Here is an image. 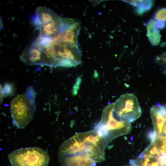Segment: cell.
<instances>
[{"label":"cell","mask_w":166,"mask_h":166,"mask_svg":"<svg viewBox=\"0 0 166 166\" xmlns=\"http://www.w3.org/2000/svg\"><path fill=\"white\" fill-rule=\"evenodd\" d=\"M25 94L28 98L35 100L36 97V92L33 88L31 86H29L26 90Z\"/></svg>","instance_id":"cell-14"},{"label":"cell","mask_w":166,"mask_h":166,"mask_svg":"<svg viewBox=\"0 0 166 166\" xmlns=\"http://www.w3.org/2000/svg\"><path fill=\"white\" fill-rule=\"evenodd\" d=\"M81 81V79L80 77L77 78L76 83L73 87V93L74 95H76L77 93V89L79 88V86L80 84Z\"/></svg>","instance_id":"cell-15"},{"label":"cell","mask_w":166,"mask_h":166,"mask_svg":"<svg viewBox=\"0 0 166 166\" xmlns=\"http://www.w3.org/2000/svg\"><path fill=\"white\" fill-rule=\"evenodd\" d=\"M4 96V95L3 92V91L2 88V87H1H1H0V102H2V101Z\"/></svg>","instance_id":"cell-18"},{"label":"cell","mask_w":166,"mask_h":166,"mask_svg":"<svg viewBox=\"0 0 166 166\" xmlns=\"http://www.w3.org/2000/svg\"><path fill=\"white\" fill-rule=\"evenodd\" d=\"M150 114L154 127V133L160 135L166 121V106L157 103L150 109Z\"/></svg>","instance_id":"cell-8"},{"label":"cell","mask_w":166,"mask_h":166,"mask_svg":"<svg viewBox=\"0 0 166 166\" xmlns=\"http://www.w3.org/2000/svg\"><path fill=\"white\" fill-rule=\"evenodd\" d=\"M10 109L14 124L18 128H24L33 118L36 111L35 101L25 93L18 95L12 100Z\"/></svg>","instance_id":"cell-5"},{"label":"cell","mask_w":166,"mask_h":166,"mask_svg":"<svg viewBox=\"0 0 166 166\" xmlns=\"http://www.w3.org/2000/svg\"><path fill=\"white\" fill-rule=\"evenodd\" d=\"M12 166H48L50 156L48 152L37 147L22 148L8 155Z\"/></svg>","instance_id":"cell-4"},{"label":"cell","mask_w":166,"mask_h":166,"mask_svg":"<svg viewBox=\"0 0 166 166\" xmlns=\"http://www.w3.org/2000/svg\"><path fill=\"white\" fill-rule=\"evenodd\" d=\"M2 89L5 97L11 96L14 94V86L10 83H5Z\"/></svg>","instance_id":"cell-13"},{"label":"cell","mask_w":166,"mask_h":166,"mask_svg":"<svg viewBox=\"0 0 166 166\" xmlns=\"http://www.w3.org/2000/svg\"><path fill=\"white\" fill-rule=\"evenodd\" d=\"M131 129L130 122L122 119L116 113L113 103L104 108L101 119L94 129L105 139L108 144L116 138L128 134Z\"/></svg>","instance_id":"cell-3"},{"label":"cell","mask_w":166,"mask_h":166,"mask_svg":"<svg viewBox=\"0 0 166 166\" xmlns=\"http://www.w3.org/2000/svg\"><path fill=\"white\" fill-rule=\"evenodd\" d=\"M108 144L105 139L93 129L74 135L65 140L61 147L65 154H85L96 163L105 160V150Z\"/></svg>","instance_id":"cell-2"},{"label":"cell","mask_w":166,"mask_h":166,"mask_svg":"<svg viewBox=\"0 0 166 166\" xmlns=\"http://www.w3.org/2000/svg\"><path fill=\"white\" fill-rule=\"evenodd\" d=\"M158 135L166 136V121L163 127L160 134Z\"/></svg>","instance_id":"cell-17"},{"label":"cell","mask_w":166,"mask_h":166,"mask_svg":"<svg viewBox=\"0 0 166 166\" xmlns=\"http://www.w3.org/2000/svg\"><path fill=\"white\" fill-rule=\"evenodd\" d=\"M77 39L73 30L64 26L51 36H39L30 46L38 54L41 65L75 67L81 63Z\"/></svg>","instance_id":"cell-1"},{"label":"cell","mask_w":166,"mask_h":166,"mask_svg":"<svg viewBox=\"0 0 166 166\" xmlns=\"http://www.w3.org/2000/svg\"><path fill=\"white\" fill-rule=\"evenodd\" d=\"M58 156L61 166H94L96 164V163L85 154L77 153Z\"/></svg>","instance_id":"cell-7"},{"label":"cell","mask_w":166,"mask_h":166,"mask_svg":"<svg viewBox=\"0 0 166 166\" xmlns=\"http://www.w3.org/2000/svg\"><path fill=\"white\" fill-rule=\"evenodd\" d=\"M114 109L122 119L133 122L141 116L142 111L137 97L132 93L121 95L113 103Z\"/></svg>","instance_id":"cell-6"},{"label":"cell","mask_w":166,"mask_h":166,"mask_svg":"<svg viewBox=\"0 0 166 166\" xmlns=\"http://www.w3.org/2000/svg\"><path fill=\"white\" fill-rule=\"evenodd\" d=\"M157 27L159 29H162L164 28L166 26V22L164 21H156Z\"/></svg>","instance_id":"cell-16"},{"label":"cell","mask_w":166,"mask_h":166,"mask_svg":"<svg viewBox=\"0 0 166 166\" xmlns=\"http://www.w3.org/2000/svg\"><path fill=\"white\" fill-rule=\"evenodd\" d=\"M155 61L166 73V51L156 57Z\"/></svg>","instance_id":"cell-11"},{"label":"cell","mask_w":166,"mask_h":166,"mask_svg":"<svg viewBox=\"0 0 166 166\" xmlns=\"http://www.w3.org/2000/svg\"><path fill=\"white\" fill-rule=\"evenodd\" d=\"M154 18L156 21H166V8L159 10L154 14Z\"/></svg>","instance_id":"cell-12"},{"label":"cell","mask_w":166,"mask_h":166,"mask_svg":"<svg viewBox=\"0 0 166 166\" xmlns=\"http://www.w3.org/2000/svg\"><path fill=\"white\" fill-rule=\"evenodd\" d=\"M130 5L137 7L135 12L139 15H141L149 10L152 7L153 2L151 0H125L123 1Z\"/></svg>","instance_id":"cell-10"},{"label":"cell","mask_w":166,"mask_h":166,"mask_svg":"<svg viewBox=\"0 0 166 166\" xmlns=\"http://www.w3.org/2000/svg\"><path fill=\"white\" fill-rule=\"evenodd\" d=\"M147 36L151 44L154 45H158L161 39V35L156 25V21L150 19L147 23Z\"/></svg>","instance_id":"cell-9"}]
</instances>
